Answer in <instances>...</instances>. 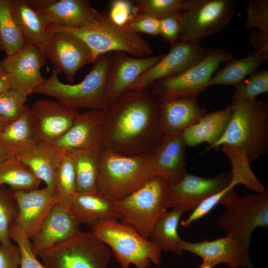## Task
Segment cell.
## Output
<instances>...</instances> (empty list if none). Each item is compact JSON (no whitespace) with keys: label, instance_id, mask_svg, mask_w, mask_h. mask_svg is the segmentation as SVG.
I'll list each match as a JSON object with an SVG mask.
<instances>
[{"label":"cell","instance_id":"cell-1","mask_svg":"<svg viewBox=\"0 0 268 268\" xmlns=\"http://www.w3.org/2000/svg\"><path fill=\"white\" fill-rule=\"evenodd\" d=\"M159 108L160 98L147 88L129 90L109 103L102 111L101 149L149 156L166 136Z\"/></svg>","mask_w":268,"mask_h":268},{"label":"cell","instance_id":"cell-2","mask_svg":"<svg viewBox=\"0 0 268 268\" xmlns=\"http://www.w3.org/2000/svg\"><path fill=\"white\" fill-rule=\"evenodd\" d=\"M232 115L223 135L205 151L223 144L235 145L246 152L252 163L268 150V104L256 99L232 101Z\"/></svg>","mask_w":268,"mask_h":268},{"label":"cell","instance_id":"cell-3","mask_svg":"<svg viewBox=\"0 0 268 268\" xmlns=\"http://www.w3.org/2000/svg\"><path fill=\"white\" fill-rule=\"evenodd\" d=\"M112 55L99 56L90 71L77 84H65L58 77L60 71L55 67L51 76L37 88L34 94L51 97L77 109L102 111L107 106L106 91Z\"/></svg>","mask_w":268,"mask_h":268},{"label":"cell","instance_id":"cell-4","mask_svg":"<svg viewBox=\"0 0 268 268\" xmlns=\"http://www.w3.org/2000/svg\"><path fill=\"white\" fill-rule=\"evenodd\" d=\"M48 32L63 31L74 35L82 40L90 49L94 62L101 55L121 52L134 57L150 56L153 49L139 34L129 30L126 25L113 22L107 12H101L99 22L90 27L68 28L48 25Z\"/></svg>","mask_w":268,"mask_h":268},{"label":"cell","instance_id":"cell-5","mask_svg":"<svg viewBox=\"0 0 268 268\" xmlns=\"http://www.w3.org/2000/svg\"><path fill=\"white\" fill-rule=\"evenodd\" d=\"M154 176L149 156H130L100 150L97 191L114 201L127 196Z\"/></svg>","mask_w":268,"mask_h":268},{"label":"cell","instance_id":"cell-6","mask_svg":"<svg viewBox=\"0 0 268 268\" xmlns=\"http://www.w3.org/2000/svg\"><path fill=\"white\" fill-rule=\"evenodd\" d=\"M92 232L109 247L122 268L131 265L149 268L151 262L157 266L161 264V249L123 221H106L92 228Z\"/></svg>","mask_w":268,"mask_h":268},{"label":"cell","instance_id":"cell-7","mask_svg":"<svg viewBox=\"0 0 268 268\" xmlns=\"http://www.w3.org/2000/svg\"><path fill=\"white\" fill-rule=\"evenodd\" d=\"M168 189L164 179L154 176L127 196L115 201V208L122 216V221L148 239L157 222L168 211Z\"/></svg>","mask_w":268,"mask_h":268},{"label":"cell","instance_id":"cell-8","mask_svg":"<svg viewBox=\"0 0 268 268\" xmlns=\"http://www.w3.org/2000/svg\"><path fill=\"white\" fill-rule=\"evenodd\" d=\"M226 207L218 220L227 235L238 239L248 249L251 235L257 227H268V191L258 194L238 196L231 190L221 200Z\"/></svg>","mask_w":268,"mask_h":268},{"label":"cell","instance_id":"cell-9","mask_svg":"<svg viewBox=\"0 0 268 268\" xmlns=\"http://www.w3.org/2000/svg\"><path fill=\"white\" fill-rule=\"evenodd\" d=\"M109 247L92 232H80L39 256L47 268H108Z\"/></svg>","mask_w":268,"mask_h":268},{"label":"cell","instance_id":"cell-10","mask_svg":"<svg viewBox=\"0 0 268 268\" xmlns=\"http://www.w3.org/2000/svg\"><path fill=\"white\" fill-rule=\"evenodd\" d=\"M233 54L225 50L207 49L205 56L186 70L160 80L149 88L159 98H195L209 86L220 65L233 60Z\"/></svg>","mask_w":268,"mask_h":268},{"label":"cell","instance_id":"cell-11","mask_svg":"<svg viewBox=\"0 0 268 268\" xmlns=\"http://www.w3.org/2000/svg\"><path fill=\"white\" fill-rule=\"evenodd\" d=\"M236 5L235 0H199L191 8L181 12L178 41L200 43L228 24Z\"/></svg>","mask_w":268,"mask_h":268},{"label":"cell","instance_id":"cell-12","mask_svg":"<svg viewBox=\"0 0 268 268\" xmlns=\"http://www.w3.org/2000/svg\"><path fill=\"white\" fill-rule=\"evenodd\" d=\"M43 53L70 83L81 68L94 63L91 52L86 44L75 35L63 31L49 32Z\"/></svg>","mask_w":268,"mask_h":268},{"label":"cell","instance_id":"cell-13","mask_svg":"<svg viewBox=\"0 0 268 268\" xmlns=\"http://www.w3.org/2000/svg\"><path fill=\"white\" fill-rule=\"evenodd\" d=\"M231 181V171L209 178L187 173L179 182L169 185L166 207L184 212L192 211L202 201L226 188Z\"/></svg>","mask_w":268,"mask_h":268},{"label":"cell","instance_id":"cell-14","mask_svg":"<svg viewBox=\"0 0 268 268\" xmlns=\"http://www.w3.org/2000/svg\"><path fill=\"white\" fill-rule=\"evenodd\" d=\"M46 64V58L41 50L31 44H25L21 50L7 56L0 63L8 75L11 88L26 97L34 94L45 81L40 70Z\"/></svg>","mask_w":268,"mask_h":268},{"label":"cell","instance_id":"cell-15","mask_svg":"<svg viewBox=\"0 0 268 268\" xmlns=\"http://www.w3.org/2000/svg\"><path fill=\"white\" fill-rule=\"evenodd\" d=\"M30 110L37 141L49 143L62 137L80 114L78 109L58 100H38Z\"/></svg>","mask_w":268,"mask_h":268},{"label":"cell","instance_id":"cell-16","mask_svg":"<svg viewBox=\"0 0 268 268\" xmlns=\"http://www.w3.org/2000/svg\"><path fill=\"white\" fill-rule=\"evenodd\" d=\"M205 54L206 50L200 43L178 41L168 53L133 83L129 90L147 89L160 80L179 74L199 62Z\"/></svg>","mask_w":268,"mask_h":268},{"label":"cell","instance_id":"cell-17","mask_svg":"<svg viewBox=\"0 0 268 268\" xmlns=\"http://www.w3.org/2000/svg\"><path fill=\"white\" fill-rule=\"evenodd\" d=\"M183 251L200 257L203 262L216 266L225 264L229 268H255L250 261L249 249L238 239L230 235L198 242L183 240Z\"/></svg>","mask_w":268,"mask_h":268},{"label":"cell","instance_id":"cell-18","mask_svg":"<svg viewBox=\"0 0 268 268\" xmlns=\"http://www.w3.org/2000/svg\"><path fill=\"white\" fill-rule=\"evenodd\" d=\"M79 225L67 208L57 202L31 238L33 253L38 257L43 252L78 234L81 231Z\"/></svg>","mask_w":268,"mask_h":268},{"label":"cell","instance_id":"cell-19","mask_svg":"<svg viewBox=\"0 0 268 268\" xmlns=\"http://www.w3.org/2000/svg\"><path fill=\"white\" fill-rule=\"evenodd\" d=\"M137 58L121 52L112 55L106 91L107 105L129 91L133 83L164 56Z\"/></svg>","mask_w":268,"mask_h":268},{"label":"cell","instance_id":"cell-20","mask_svg":"<svg viewBox=\"0 0 268 268\" xmlns=\"http://www.w3.org/2000/svg\"><path fill=\"white\" fill-rule=\"evenodd\" d=\"M12 192L18 207L14 223L31 239L51 209L58 202L56 192L47 186L30 191Z\"/></svg>","mask_w":268,"mask_h":268},{"label":"cell","instance_id":"cell-21","mask_svg":"<svg viewBox=\"0 0 268 268\" xmlns=\"http://www.w3.org/2000/svg\"><path fill=\"white\" fill-rule=\"evenodd\" d=\"M102 111L80 113L70 128L51 144L62 154L86 149H100L102 142Z\"/></svg>","mask_w":268,"mask_h":268},{"label":"cell","instance_id":"cell-22","mask_svg":"<svg viewBox=\"0 0 268 268\" xmlns=\"http://www.w3.org/2000/svg\"><path fill=\"white\" fill-rule=\"evenodd\" d=\"M187 146L181 134L166 135L161 144L149 156L155 176L174 184L187 173Z\"/></svg>","mask_w":268,"mask_h":268},{"label":"cell","instance_id":"cell-23","mask_svg":"<svg viewBox=\"0 0 268 268\" xmlns=\"http://www.w3.org/2000/svg\"><path fill=\"white\" fill-rule=\"evenodd\" d=\"M38 12L46 25H53L68 28H82L97 24L101 12L88 0H54Z\"/></svg>","mask_w":268,"mask_h":268},{"label":"cell","instance_id":"cell-24","mask_svg":"<svg viewBox=\"0 0 268 268\" xmlns=\"http://www.w3.org/2000/svg\"><path fill=\"white\" fill-rule=\"evenodd\" d=\"M114 202L98 192H76L64 205L80 224L92 229L109 220H122V216L115 208Z\"/></svg>","mask_w":268,"mask_h":268},{"label":"cell","instance_id":"cell-25","mask_svg":"<svg viewBox=\"0 0 268 268\" xmlns=\"http://www.w3.org/2000/svg\"><path fill=\"white\" fill-rule=\"evenodd\" d=\"M159 111L166 135L181 134L207 113L195 98H160Z\"/></svg>","mask_w":268,"mask_h":268},{"label":"cell","instance_id":"cell-26","mask_svg":"<svg viewBox=\"0 0 268 268\" xmlns=\"http://www.w3.org/2000/svg\"><path fill=\"white\" fill-rule=\"evenodd\" d=\"M232 115L230 104L224 108L206 113L195 125L182 133L186 146L195 147L207 142L210 146L223 135Z\"/></svg>","mask_w":268,"mask_h":268},{"label":"cell","instance_id":"cell-27","mask_svg":"<svg viewBox=\"0 0 268 268\" xmlns=\"http://www.w3.org/2000/svg\"><path fill=\"white\" fill-rule=\"evenodd\" d=\"M30 108L26 106L23 114L11 122L0 134V145L13 157H20L37 143Z\"/></svg>","mask_w":268,"mask_h":268},{"label":"cell","instance_id":"cell-28","mask_svg":"<svg viewBox=\"0 0 268 268\" xmlns=\"http://www.w3.org/2000/svg\"><path fill=\"white\" fill-rule=\"evenodd\" d=\"M63 155L51 144L38 141L29 151L17 158L26 164L46 186L55 191L56 174Z\"/></svg>","mask_w":268,"mask_h":268},{"label":"cell","instance_id":"cell-29","mask_svg":"<svg viewBox=\"0 0 268 268\" xmlns=\"http://www.w3.org/2000/svg\"><path fill=\"white\" fill-rule=\"evenodd\" d=\"M11 11L25 44L36 46L43 53L49 32L40 14L26 0H13Z\"/></svg>","mask_w":268,"mask_h":268},{"label":"cell","instance_id":"cell-30","mask_svg":"<svg viewBox=\"0 0 268 268\" xmlns=\"http://www.w3.org/2000/svg\"><path fill=\"white\" fill-rule=\"evenodd\" d=\"M268 60V51L251 52L246 57L228 62L211 78L209 86L216 84L236 86Z\"/></svg>","mask_w":268,"mask_h":268},{"label":"cell","instance_id":"cell-31","mask_svg":"<svg viewBox=\"0 0 268 268\" xmlns=\"http://www.w3.org/2000/svg\"><path fill=\"white\" fill-rule=\"evenodd\" d=\"M100 149H86L67 153L72 159L76 175V191L97 192Z\"/></svg>","mask_w":268,"mask_h":268},{"label":"cell","instance_id":"cell-32","mask_svg":"<svg viewBox=\"0 0 268 268\" xmlns=\"http://www.w3.org/2000/svg\"><path fill=\"white\" fill-rule=\"evenodd\" d=\"M184 212L172 209L167 211L155 225L149 238L162 251H172L180 255L183 252L182 239L178 233L180 218Z\"/></svg>","mask_w":268,"mask_h":268},{"label":"cell","instance_id":"cell-33","mask_svg":"<svg viewBox=\"0 0 268 268\" xmlns=\"http://www.w3.org/2000/svg\"><path fill=\"white\" fill-rule=\"evenodd\" d=\"M221 146L222 151L228 156L231 162V182L235 186L242 184L248 190L258 193L265 191V187L253 172L245 151L235 145L223 144Z\"/></svg>","mask_w":268,"mask_h":268},{"label":"cell","instance_id":"cell-34","mask_svg":"<svg viewBox=\"0 0 268 268\" xmlns=\"http://www.w3.org/2000/svg\"><path fill=\"white\" fill-rule=\"evenodd\" d=\"M41 181L31 169L15 157L0 163V184H6L12 191H30L39 188Z\"/></svg>","mask_w":268,"mask_h":268},{"label":"cell","instance_id":"cell-35","mask_svg":"<svg viewBox=\"0 0 268 268\" xmlns=\"http://www.w3.org/2000/svg\"><path fill=\"white\" fill-rule=\"evenodd\" d=\"M12 2L0 0V38L7 56L16 53L25 44L12 14Z\"/></svg>","mask_w":268,"mask_h":268},{"label":"cell","instance_id":"cell-36","mask_svg":"<svg viewBox=\"0 0 268 268\" xmlns=\"http://www.w3.org/2000/svg\"><path fill=\"white\" fill-rule=\"evenodd\" d=\"M199 0H135L134 13L147 14L158 19L172 12H182Z\"/></svg>","mask_w":268,"mask_h":268},{"label":"cell","instance_id":"cell-37","mask_svg":"<svg viewBox=\"0 0 268 268\" xmlns=\"http://www.w3.org/2000/svg\"><path fill=\"white\" fill-rule=\"evenodd\" d=\"M17 213V204L12 191L0 184V244L4 246L12 245L9 232Z\"/></svg>","mask_w":268,"mask_h":268},{"label":"cell","instance_id":"cell-38","mask_svg":"<svg viewBox=\"0 0 268 268\" xmlns=\"http://www.w3.org/2000/svg\"><path fill=\"white\" fill-rule=\"evenodd\" d=\"M55 192L58 202L65 204L76 191L73 162L67 154H63L56 177Z\"/></svg>","mask_w":268,"mask_h":268},{"label":"cell","instance_id":"cell-39","mask_svg":"<svg viewBox=\"0 0 268 268\" xmlns=\"http://www.w3.org/2000/svg\"><path fill=\"white\" fill-rule=\"evenodd\" d=\"M232 101L253 100L268 92V69L256 71L235 86Z\"/></svg>","mask_w":268,"mask_h":268},{"label":"cell","instance_id":"cell-40","mask_svg":"<svg viewBox=\"0 0 268 268\" xmlns=\"http://www.w3.org/2000/svg\"><path fill=\"white\" fill-rule=\"evenodd\" d=\"M27 97L18 91L8 89L0 93V116L9 122L18 118L25 109Z\"/></svg>","mask_w":268,"mask_h":268},{"label":"cell","instance_id":"cell-41","mask_svg":"<svg viewBox=\"0 0 268 268\" xmlns=\"http://www.w3.org/2000/svg\"><path fill=\"white\" fill-rule=\"evenodd\" d=\"M11 240L18 247L21 255V268H47L33 253L31 242L25 234L14 223L10 229Z\"/></svg>","mask_w":268,"mask_h":268},{"label":"cell","instance_id":"cell-42","mask_svg":"<svg viewBox=\"0 0 268 268\" xmlns=\"http://www.w3.org/2000/svg\"><path fill=\"white\" fill-rule=\"evenodd\" d=\"M247 29H257L268 33V0H251L246 8Z\"/></svg>","mask_w":268,"mask_h":268},{"label":"cell","instance_id":"cell-43","mask_svg":"<svg viewBox=\"0 0 268 268\" xmlns=\"http://www.w3.org/2000/svg\"><path fill=\"white\" fill-rule=\"evenodd\" d=\"M234 187L235 186L230 182V184L222 191L202 201L192 210L187 219L181 222V226L188 228L193 222L207 214L219 203L224 196L228 192L233 190Z\"/></svg>","mask_w":268,"mask_h":268},{"label":"cell","instance_id":"cell-44","mask_svg":"<svg viewBox=\"0 0 268 268\" xmlns=\"http://www.w3.org/2000/svg\"><path fill=\"white\" fill-rule=\"evenodd\" d=\"M131 31L152 36L159 34V19L151 15L134 13L125 25Z\"/></svg>","mask_w":268,"mask_h":268},{"label":"cell","instance_id":"cell-45","mask_svg":"<svg viewBox=\"0 0 268 268\" xmlns=\"http://www.w3.org/2000/svg\"><path fill=\"white\" fill-rule=\"evenodd\" d=\"M181 12L167 14L159 19V34L163 41L172 46L177 41L181 28Z\"/></svg>","mask_w":268,"mask_h":268},{"label":"cell","instance_id":"cell-46","mask_svg":"<svg viewBox=\"0 0 268 268\" xmlns=\"http://www.w3.org/2000/svg\"><path fill=\"white\" fill-rule=\"evenodd\" d=\"M107 13L113 22L124 26L127 24L134 14V6L127 0H114L111 2Z\"/></svg>","mask_w":268,"mask_h":268},{"label":"cell","instance_id":"cell-47","mask_svg":"<svg viewBox=\"0 0 268 268\" xmlns=\"http://www.w3.org/2000/svg\"><path fill=\"white\" fill-rule=\"evenodd\" d=\"M21 255L17 245L5 247L0 244V268H18Z\"/></svg>","mask_w":268,"mask_h":268},{"label":"cell","instance_id":"cell-48","mask_svg":"<svg viewBox=\"0 0 268 268\" xmlns=\"http://www.w3.org/2000/svg\"><path fill=\"white\" fill-rule=\"evenodd\" d=\"M253 52L268 51V33L259 30L252 31L249 36Z\"/></svg>","mask_w":268,"mask_h":268},{"label":"cell","instance_id":"cell-49","mask_svg":"<svg viewBox=\"0 0 268 268\" xmlns=\"http://www.w3.org/2000/svg\"><path fill=\"white\" fill-rule=\"evenodd\" d=\"M28 5L35 11L39 12L49 6L54 0H26Z\"/></svg>","mask_w":268,"mask_h":268},{"label":"cell","instance_id":"cell-50","mask_svg":"<svg viewBox=\"0 0 268 268\" xmlns=\"http://www.w3.org/2000/svg\"><path fill=\"white\" fill-rule=\"evenodd\" d=\"M10 88L8 75L0 66V93Z\"/></svg>","mask_w":268,"mask_h":268},{"label":"cell","instance_id":"cell-51","mask_svg":"<svg viewBox=\"0 0 268 268\" xmlns=\"http://www.w3.org/2000/svg\"><path fill=\"white\" fill-rule=\"evenodd\" d=\"M12 157L13 156L5 148L0 145V163Z\"/></svg>","mask_w":268,"mask_h":268},{"label":"cell","instance_id":"cell-52","mask_svg":"<svg viewBox=\"0 0 268 268\" xmlns=\"http://www.w3.org/2000/svg\"><path fill=\"white\" fill-rule=\"evenodd\" d=\"M10 123V122L0 116V134Z\"/></svg>","mask_w":268,"mask_h":268},{"label":"cell","instance_id":"cell-53","mask_svg":"<svg viewBox=\"0 0 268 268\" xmlns=\"http://www.w3.org/2000/svg\"><path fill=\"white\" fill-rule=\"evenodd\" d=\"M215 266L211 264L202 262L198 268H213Z\"/></svg>","mask_w":268,"mask_h":268},{"label":"cell","instance_id":"cell-54","mask_svg":"<svg viewBox=\"0 0 268 268\" xmlns=\"http://www.w3.org/2000/svg\"><path fill=\"white\" fill-rule=\"evenodd\" d=\"M1 50H3V46H2L0 38V51H1Z\"/></svg>","mask_w":268,"mask_h":268}]
</instances>
